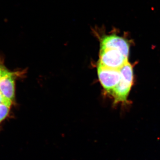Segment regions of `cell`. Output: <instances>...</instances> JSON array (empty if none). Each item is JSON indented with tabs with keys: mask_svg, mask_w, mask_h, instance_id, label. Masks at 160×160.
I'll return each instance as SVG.
<instances>
[{
	"mask_svg": "<svg viewBox=\"0 0 160 160\" xmlns=\"http://www.w3.org/2000/svg\"><path fill=\"white\" fill-rule=\"evenodd\" d=\"M121 80L111 92L110 95L114 98V104L127 102V98L133 83V69L129 62L119 69Z\"/></svg>",
	"mask_w": 160,
	"mask_h": 160,
	"instance_id": "1",
	"label": "cell"
},
{
	"mask_svg": "<svg viewBox=\"0 0 160 160\" xmlns=\"http://www.w3.org/2000/svg\"><path fill=\"white\" fill-rule=\"evenodd\" d=\"M98 28L94 29L96 35L98 37L100 42V49H114L121 51L126 57H129V45L128 41L115 33H103V31Z\"/></svg>",
	"mask_w": 160,
	"mask_h": 160,
	"instance_id": "2",
	"label": "cell"
},
{
	"mask_svg": "<svg viewBox=\"0 0 160 160\" xmlns=\"http://www.w3.org/2000/svg\"><path fill=\"white\" fill-rule=\"evenodd\" d=\"M98 63L109 69H119L128 62V58L118 49H100Z\"/></svg>",
	"mask_w": 160,
	"mask_h": 160,
	"instance_id": "3",
	"label": "cell"
},
{
	"mask_svg": "<svg viewBox=\"0 0 160 160\" xmlns=\"http://www.w3.org/2000/svg\"><path fill=\"white\" fill-rule=\"evenodd\" d=\"M97 71L99 80L103 89L110 94L121 80L119 69H109L98 63Z\"/></svg>",
	"mask_w": 160,
	"mask_h": 160,
	"instance_id": "4",
	"label": "cell"
},
{
	"mask_svg": "<svg viewBox=\"0 0 160 160\" xmlns=\"http://www.w3.org/2000/svg\"><path fill=\"white\" fill-rule=\"evenodd\" d=\"M14 73L3 70L0 77V92L7 99L12 102L14 98Z\"/></svg>",
	"mask_w": 160,
	"mask_h": 160,
	"instance_id": "5",
	"label": "cell"
},
{
	"mask_svg": "<svg viewBox=\"0 0 160 160\" xmlns=\"http://www.w3.org/2000/svg\"><path fill=\"white\" fill-rule=\"evenodd\" d=\"M12 104H3L0 105V122L8 115Z\"/></svg>",
	"mask_w": 160,
	"mask_h": 160,
	"instance_id": "6",
	"label": "cell"
}]
</instances>
